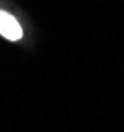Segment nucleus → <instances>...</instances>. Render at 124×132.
<instances>
[{"label":"nucleus","instance_id":"obj_1","mask_svg":"<svg viewBox=\"0 0 124 132\" xmlns=\"http://www.w3.org/2000/svg\"><path fill=\"white\" fill-rule=\"evenodd\" d=\"M0 36H4L9 41H17L22 37V28L17 22V19L2 10H0Z\"/></svg>","mask_w":124,"mask_h":132}]
</instances>
